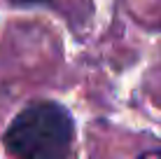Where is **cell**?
<instances>
[{"instance_id":"3957f363","label":"cell","mask_w":161,"mask_h":159,"mask_svg":"<svg viewBox=\"0 0 161 159\" xmlns=\"http://www.w3.org/2000/svg\"><path fill=\"white\" fill-rule=\"evenodd\" d=\"M157 159H161V152H159V157H157Z\"/></svg>"},{"instance_id":"7a4b0ae2","label":"cell","mask_w":161,"mask_h":159,"mask_svg":"<svg viewBox=\"0 0 161 159\" xmlns=\"http://www.w3.org/2000/svg\"><path fill=\"white\" fill-rule=\"evenodd\" d=\"M14 5H52L54 0H9Z\"/></svg>"},{"instance_id":"6da1fadb","label":"cell","mask_w":161,"mask_h":159,"mask_svg":"<svg viewBox=\"0 0 161 159\" xmlns=\"http://www.w3.org/2000/svg\"><path fill=\"white\" fill-rule=\"evenodd\" d=\"M3 143L14 159H68L75 119L58 101H33L12 117Z\"/></svg>"}]
</instances>
